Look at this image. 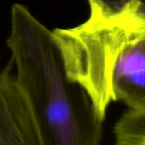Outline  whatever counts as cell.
Masks as SVG:
<instances>
[{
    "instance_id": "6",
    "label": "cell",
    "mask_w": 145,
    "mask_h": 145,
    "mask_svg": "<svg viewBox=\"0 0 145 145\" xmlns=\"http://www.w3.org/2000/svg\"><path fill=\"white\" fill-rule=\"evenodd\" d=\"M131 0H88L90 8L105 13H118L124 10Z\"/></svg>"
},
{
    "instance_id": "8",
    "label": "cell",
    "mask_w": 145,
    "mask_h": 145,
    "mask_svg": "<svg viewBox=\"0 0 145 145\" xmlns=\"http://www.w3.org/2000/svg\"><path fill=\"white\" fill-rule=\"evenodd\" d=\"M137 1H139V2L145 7V0H137Z\"/></svg>"
},
{
    "instance_id": "4",
    "label": "cell",
    "mask_w": 145,
    "mask_h": 145,
    "mask_svg": "<svg viewBox=\"0 0 145 145\" xmlns=\"http://www.w3.org/2000/svg\"><path fill=\"white\" fill-rule=\"evenodd\" d=\"M114 101L131 111H145V40L127 45L118 56L111 72Z\"/></svg>"
},
{
    "instance_id": "5",
    "label": "cell",
    "mask_w": 145,
    "mask_h": 145,
    "mask_svg": "<svg viewBox=\"0 0 145 145\" xmlns=\"http://www.w3.org/2000/svg\"><path fill=\"white\" fill-rule=\"evenodd\" d=\"M116 139L145 140V111L128 110L114 127Z\"/></svg>"
},
{
    "instance_id": "2",
    "label": "cell",
    "mask_w": 145,
    "mask_h": 145,
    "mask_svg": "<svg viewBox=\"0 0 145 145\" xmlns=\"http://www.w3.org/2000/svg\"><path fill=\"white\" fill-rule=\"evenodd\" d=\"M90 10L85 22L56 28L52 34L68 79L83 87L103 121L114 102L111 72L118 56L127 45L145 40V7L131 0L118 13Z\"/></svg>"
},
{
    "instance_id": "1",
    "label": "cell",
    "mask_w": 145,
    "mask_h": 145,
    "mask_svg": "<svg viewBox=\"0 0 145 145\" xmlns=\"http://www.w3.org/2000/svg\"><path fill=\"white\" fill-rule=\"evenodd\" d=\"M10 28L6 44L39 145H98L103 120L83 87L68 79L52 31L21 4L11 8Z\"/></svg>"
},
{
    "instance_id": "7",
    "label": "cell",
    "mask_w": 145,
    "mask_h": 145,
    "mask_svg": "<svg viewBox=\"0 0 145 145\" xmlns=\"http://www.w3.org/2000/svg\"><path fill=\"white\" fill-rule=\"evenodd\" d=\"M114 145H145L142 139H116Z\"/></svg>"
},
{
    "instance_id": "3",
    "label": "cell",
    "mask_w": 145,
    "mask_h": 145,
    "mask_svg": "<svg viewBox=\"0 0 145 145\" xmlns=\"http://www.w3.org/2000/svg\"><path fill=\"white\" fill-rule=\"evenodd\" d=\"M12 64L0 72V145H39L29 101L11 74Z\"/></svg>"
}]
</instances>
